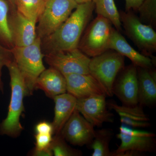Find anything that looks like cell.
I'll return each mask as SVG.
<instances>
[{
	"label": "cell",
	"mask_w": 156,
	"mask_h": 156,
	"mask_svg": "<svg viewBox=\"0 0 156 156\" xmlns=\"http://www.w3.org/2000/svg\"><path fill=\"white\" fill-rule=\"evenodd\" d=\"M12 9L7 0H0V44L10 50L14 47L10 24Z\"/></svg>",
	"instance_id": "obj_19"
},
{
	"label": "cell",
	"mask_w": 156,
	"mask_h": 156,
	"mask_svg": "<svg viewBox=\"0 0 156 156\" xmlns=\"http://www.w3.org/2000/svg\"><path fill=\"white\" fill-rule=\"evenodd\" d=\"M95 10L92 2L79 4L65 21L53 33L41 39L44 54L78 48Z\"/></svg>",
	"instance_id": "obj_1"
},
{
	"label": "cell",
	"mask_w": 156,
	"mask_h": 156,
	"mask_svg": "<svg viewBox=\"0 0 156 156\" xmlns=\"http://www.w3.org/2000/svg\"><path fill=\"white\" fill-rule=\"evenodd\" d=\"M120 121L122 125L132 128H147L151 126L149 122L138 121L127 117L120 116Z\"/></svg>",
	"instance_id": "obj_28"
},
{
	"label": "cell",
	"mask_w": 156,
	"mask_h": 156,
	"mask_svg": "<svg viewBox=\"0 0 156 156\" xmlns=\"http://www.w3.org/2000/svg\"><path fill=\"white\" fill-rule=\"evenodd\" d=\"M30 154L31 155L33 156H53V152L50 147L43 149H38L34 147L32 151H31Z\"/></svg>",
	"instance_id": "obj_30"
},
{
	"label": "cell",
	"mask_w": 156,
	"mask_h": 156,
	"mask_svg": "<svg viewBox=\"0 0 156 156\" xmlns=\"http://www.w3.org/2000/svg\"><path fill=\"white\" fill-rule=\"evenodd\" d=\"M36 134H54V130L52 123L47 121L39 122L35 127Z\"/></svg>",
	"instance_id": "obj_29"
},
{
	"label": "cell",
	"mask_w": 156,
	"mask_h": 156,
	"mask_svg": "<svg viewBox=\"0 0 156 156\" xmlns=\"http://www.w3.org/2000/svg\"><path fill=\"white\" fill-rule=\"evenodd\" d=\"M55 103L54 117L52 122L54 134L60 133L65 124L76 109L77 98L68 92L53 98Z\"/></svg>",
	"instance_id": "obj_18"
},
{
	"label": "cell",
	"mask_w": 156,
	"mask_h": 156,
	"mask_svg": "<svg viewBox=\"0 0 156 156\" xmlns=\"http://www.w3.org/2000/svg\"><path fill=\"white\" fill-rule=\"evenodd\" d=\"M113 134V131L110 128L95 130V137L89 146L93 150L92 156H113V151L110 149V143Z\"/></svg>",
	"instance_id": "obj_20"
},
{
	"label": "cell",
	"mask_w": 156,
	"mask_h": 156,
	"mask_svg": "<svg viewBox=\"0 0 156 156\" xmlns=\"http://www.w3.org/2000/svg\"><path fill=\"white\" fill-rule=\"evenodd\" d=\"M36 148L38 149L50 147L53 140V135L51 134H36L35 135Z\"/></svg>",
	"instance_id": "obj_27"
},
{
	"label": "cell",
	"mask_w": 156,
	"mask_h": 156,
	"mask_svg": "<svg viewBox=\"0 0 156 156\" xmlns=\"http://www.w3.org/2000/svg\"><path fill=\"white\" fill-rule=\"evenodd\" d=\"M11 50L24 81L27 96L32 95L37 79L46 69L43 62L44 54L42 50L41 39L37 37L31 44L14 47Z\"/></svg>",
	"instance_id": "obj_3"
},
{
	"label": "cell",
	"mask_w": 156,
	"mask_h": 156,
	"mask_svg": "<svg viewBox=\"0 0 156 156\" xmlns=\"http://www.w3.org/2000/svg\"><path fill=\"white\" fill-rule=\"evenodd\" d=\"M119 133L117 134L121 144L113 151L115 154L126 151H133L142 153H155L156 135L148 131H140L122 125L119 128Z\"/></svg>",
	"instance_id": "obj_9"
},
{
	"label": "cell",
	"mask_w": 156,
	"mask_h": 156,
	"mask_svg": "<svg viewBox=\"0 0 156 156\" xmlns=\"http://www.w3.org/2000/svg\"><path fill=\"white\" fill-rule=\"evenodd\" d=\"M107 106L109 109L113 110L119 116H125L143 122H149L150 119L144 111L143 107L140 105L134 106L120 105L114 100L107 101Z\"/></svg>",
	"instance_id": "obj_23"
},
{
	"label": "cell",
	"mask_w": 156,
	"mask_h": 156,
	"mask_svg": "<svg viewBox=\"0 0 156 156\" xmlns=\"http://www.w3.org/2000/svg\"><path fill=\"white\" fill-rule=\"evenodd\" d=\"M94 128L75 109L60 134L67 142L73 145L89 146L95 137Z\"/></svg>",
	"instance_id": "obj_12"
},
{
	"label": "cell",
	"mask_w": 156,
	"mask_h": 156,
	"mask_svg": "<svg viewBox=\"0 0 156 156\" xmlns=\"http://www.w3.org/2000/svg\"><path fill=\"white\" fill-rule=\"evenodd\" d=\"M14 60L10 49L5 48L0 44V91L3 92L4 87L2 81V71L4 66H7Z\"/></svg>",
	"instance_id": "obj_26"
},
{
	"label": "cell",
	"mask_w": 156,
	"mask_h": 156,
	"mask_svg": "<svg viewBox=\"0 0 156 156\" xmlns=\"http://www.w3.org/2000/svg\"><path fill=\"white\" fill-rule=\"evenodd\" d=\"M105 95H95L77 99L76 109L94 127L113 123L114 115L108 110Z\"/></svg>",
	"instance_id": "obj_10"
},
{
	"label": "cell",
	"mask_w": 156,
	"mask_h": 156,
	"mask_svg": "<svg viewBox=\"0 0 156 156\" xmlns=\"http://www.w3.org/2000/svg\"><path fill=\"white\" fill-rule=\"evenodd\" d=\"M50 147L53 156H81L83 154L81 151L71 147L60 133L53 136Z\"/></svg>",
	"instance_id": "obj_24"
},
{
	"label": "cell",
	"mask_w": 156,
	"mask_h": 156,
	"mask_svg": "<svg viewBox=\"0 0 156 156\" xmlns=\"http://www.w3.org/2000/svg\"><path fill=\"white\" fill-rule=\"evenodd\" d=\"M44 58L50 67L57 69L63 75L89 74L90 58L78 48L44 54Z\"/></svg>",
	"instance_id": "obj_8"
},
{
	"label": "cell",
	"mask_w": 156,
	"mask_h": 156,
	"mask_svg": "<svg viewBox=\"0 0 156 156\" xmlns=\"http://www.w3.org/2000/svg\"><path fill=\"white\" fill-rule=\"evenodd\" d=\"M114 82L113 95L122 105L134 106L138 104L137 67L132 64L120 71Z\"/></svg>",
	"instance_id": "obj_11"
},
{
	"label": "cell",
	"mask_w": 156,
	"mask_h": 156,
	"mask_svg": "<svg viewBox=\"0 0 156 156\" xmlns=\"http://www.w3.org/2000/svg\"><path fill=\"white\" fill-rule=\"evenodd\" d=\"M97 15L109 20L115 28L119 31L122 30V23L119 12L115 4L114 0H92Z\"/></svg>",
	"instance_id": "obj_21"
},
{
	"label": "cell",
	"mask_w": 156,
	"mask_h": 156,
	"mask_svg": "<svg viewBox=\"0 0 156 156\" xmlns=\"http://www.w3.org/2000/svg\"><path fill=\"white\" fill-rule=\"evenodd\" d=\"M143 0H126V11L137 10Z\"/></svg>",
	"instance_id": "obj_31"
},
{
	"label": "cell",
	"mask_w": 156,
	"mask_h": 156,
	"mask_svg": "<svg viewBox=\"0 0 156 156\" xmlns=\"http://www.w3.org/2000/svg\"><path fill=\"white\" fill-rule=\"evenodd\" d=\"M144 153L133 151H126L115 154L114 156H140L144 155Z\"/></svg>",
	"instance_id": "obj_32"
},
{
	"label": "cell",
	"mask_w": 156,
	"mask_h": 156,
	"mask_svg": "<svg viewBox=\"0 0 156 156\" xmlns=\"http://www.w3.org/2000/svg\"><path fill=\"white\" fill-rule=\"evenodd\" d=\"M10 3V5L12 7V9H16V0H7Z\"/></svg>",
	"instance_id": "obj_34"
},
{
	"label": "cell",
	"mask_w": 156,
	"mask_h": 156,
	"mask_svg": "<svg viewBox=\"0 0 156 156\" xmlns=\"http://www.w3.org/2000/svg\"><path fill=\"white\" fill-rule=\"evenodd\" d=\"M64 76L67 92L77 99L95 95H106L103 87L90 74L72 73Z\"/></svg>",
	"instance_id": "obj_14"
},
{
	"label": "cell",
	"mask_w": 156,
	"mask_h": 156,
	"mask_svg": "<svg viewBox=\"0 0 156 156\" xmlns=\"http://www.w3.org/2000/svg\"><path fill=\"white\" fill-rule=\"evenodd\" d=\"M78 5L92 2V0H73Z\"/></svg>",
	"instance_id": "obj_33"
},
{
	"label": "cell",
	"mask_w": 156,
	"mask_h": 156,
	"mask_svg": "<svg viewBox=\"0 0 156 156\" xmlns=\"http://www.w3.org/2000/svg\"><path fill=\"white\" fill-rule=\"evenodd\" d=\"M137 10L141 22L156 28V0H143Z\"/></svg>",
	"instance_id": "obj_25"
},
{
	"label": "cell",
	"mask_w": 156,
	"mask_h": 156,
	"mask_svg": "<svg viewBox=\"0 0 156 156\" xmlns=\"http://www.w3.org/2000/svg\"><path fill=\"white\" fill-rule=\"evenodd\" d=\"M120 19L126 34L136 45L142 54L154 59L156 33L150 26L143 23L131 11L119 12Z\"/></svg>",
	"instance_id": "obj_6"
},
{
	"label": "cell",
	"mask_w": 156,
	"mask_h": 156,
	"mask_svg": "<svg viewBox=\"0 0 156 156\" xmlns=\"http://www.w3.org/2000/svg\"><path fill=\"white\" fill-rule=\"evenodd\" d=\"M45 5V0H16V8L20 14L37 23Z\"/></svg>",
	"instance_id": "obj_22"
},
{
	"label": "cell",
	"mask_w": 156,
	"mask_h": 156,
	"mask_svg": "<svg viewBox=\"0 0 156 156\" xmlns=\"http://www.w3.org/2000/svg\"><path fill=\"white\" fill-rule=\"evenodd\" d=\"M138 104L151 108L156 103V71L137 67Z\"/></svg>",
	"instance_id": "obj_17"
},
{
	"label": "cell",
	"mask_w": 156,
	"mask_h": 156,
	"mask_svg": "<svg viewBox=\"0 0 156 156\" xmlns=\"http://www.w3.org/2000/svg\"><path fill=\"white\" fill-rule=\"evenodd\" d=\"M34 89L42 90L47 96L53 99L56 95L67 92L66 80L60 72L50 67L39 76Z\"/></svg>",
	"instance_id": "obj_16"
},
{
	"label": "cell",
	"mask_w": 156,
	"mask_h": 156,
	"mask_svg": "<svg viewBox=\"0 0 156 156\" xmlns=\"http://www.w3.org/2000/svg\"><path fill=\"white\" fill-rule=\"evenodd\" d=\"M112 25L109 20L97 15L84 30L78 49L89 57H95L107 51Z\"/></svg>",
	"instance_id": "obj_5"
},
{
	"label": "cell",
	"mask_w": 156,
	"mask_h": 156,
	"mask_svg": "<svg viewBox=\"0 0 156 156\" xmlns=\"http://www.w3.org/2000/svg\"><path fill=\"white\" fill-rule=\"evenodd\" d=\"M125 67V57L114 50H108L90 58L89 74L103 87L107 96H113L112 88L120 71Z\"/></svg>",
	"instance_id": "obj_4"
},
{
	"label": "cell",
	"mask_w": 156,
	"mask_h": 156,
	"mask_svg": "<svg viewBox=\"0 0 156 156\" xmlns=\"http://www.w3.org/2000/svg\"><path fill=\"white\" fill-rule=\"evenodd\" d=\"M6 67L10 75L11 96L8 115L0 125V131L1 134L15 138L23 130L20 118L25 111L23 100L27 94L23 79L14 60Z\"/></svg>",
	"instance_id": "obj_2"
},
{
	"label": "cell",
	"mask_w": 156,
	"mask_h": 156,
	"mask_svg": "<svg viewBox=\"0 0 156 156\" xmlns=\"http://www.w3.org/2000/svg\"><path fill=\"white\" fill-rule=\"evenodd\" d=\"M108 48V50H114L124 57H127L136 67L150 69L154 65V59L134 50L120 32L113 27L112 29Z\"/></svg>",
	"instance_id": "obj_15"
},
{
	"label": "cell",
	"mask_w": 156,
	"mask_h": 156,
	"mask_svg": "<svg viewBox=\"0 0 156 156\" xmlns=\"http://www.w3.org/2000/svg\"><path fill=\"white\" fill-rule=\"evenodd\" d=\"M10 24L14 47H25L35 41L37 22L25 17L17 9L11 10Z\"/></svg>",
	"instance_id": "obj_13"
},
{
	"label": "cell",
	"mask_w": 156,
	"mask_h": 156,
	"mask_svg": "<svg viewBox=\"0 0 156 156\" xmlns=\"http://www.w3.org/2000/svg\"><path fill=\"white\" fill-rule=\"evenodd\" d=\"M78 5L73 0H45L44 9L37 23V37L42 39L53 33Z\"/></svg>",
	"instance_id": "obj_7"
}]
</instances>
